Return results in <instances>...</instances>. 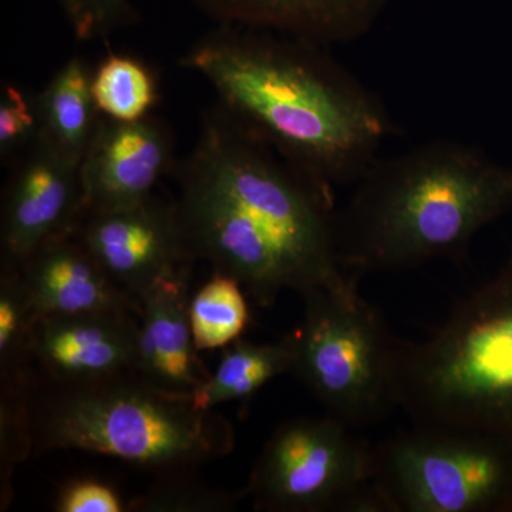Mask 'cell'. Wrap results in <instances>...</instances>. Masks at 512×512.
<instances>
[{
  "label": "cell",
  "instance_id": "cell-20",
  "mask_svg": "<svg viewBox=\"0 0 512 512\" xmlns=\"http://www.w3.org/2000/svg\"><path fill=\"white\" fill-rule=\"evenodd\" d=\"M39 316L20 266H0V379L32 372V342Z\"/></svg>",
  "mask_w": 512,
  "mask_h": 512
},
{
  "label": "cell",
  "instance_id": "cell-8",
  "mask_svg": "<svg viewBox=\"0 0 512 512\" xmlns=\"http://www.w3.org/2000/svg\"><path fill=\"white\" fill-rule=\"evenodd\" d=\"M352 430L328 414L281 424L252 468L245 497L256 511L340 512L373 473V447Z\"/></svg>",
  "mask_w": 512,
  "mask_h": 512
},
{
  "label": "cell",
  "instance_id": "cell-4",
  "mask_svg": "<svg viewBox=\"0 0 512 512\" xmlns=\"http://www.w3.org/2000/svg\"><path fill=\"white\" fill-rule=\"evenodd\" d=\"M397 409L414 426L485 434L512 447V255L423 342L397 339Z\"/></svg>",
  "mask_w": 512,
  "mask_h": 512
},
{
  "label": "cell",
  "instance_id": "cell-25",
  "mask_svg": "<svg viewBox=\"0 0 512 512\" xmlns=\"http://www.w3.org/2000/svg\"><path fill=\"white\" fill-rule=\"evenodd\" d=\"M53 510L57 512L128 511L123 497L113 485L94 477H77L60 485Z\"/></svg>",
  "mask_w": 512,
  "mask_h": 512
},
{
  "label": "cell",
  "instance_id": "cell-24",
  "mask_svg": "<svg viewBox=\"0 0 512 512\" xmlns=\"http://www.w3.org/2000/svg\"><path fill=\"white\" fill-rule=\"evenodd\" d=\"M39 137L36 96L18 84H3L0 96V160L18 161Z\"/></svg>",
  "mask_w": 512,
  "mask_h": 512
},
{
  "label": "cell",
  "instance_id": "cell-10",
  "mask_svg": "<svg viewBox=\"0 0 512 512\" xmlns=\"http://www.w3.org/2000/svg\"><path fill=\"white\" fill-rule=\"evenodd\" d=\"M174 147L173 130L153 114L130 123L101 116L80 163L83 212L123 210L148 200L174 170Z\"/></svg>",
  "mask_w": 512,
  "mask_h": 512
},
{
  "label": "cell",
  "instance_id": "cell-15",
  "mask_svg": "<svg viewBox=\"0 0 512 512\" xmlns=\"http://www.w3.org/2000/svg\"><path fill=\"white\" fill-rule=\"evenodd\" d=\"M392 0H195L217 23L268 30L322 47L356 42Z\"/></svg>",
  "mask_w": 512,
  "mask_h": 512
},
{
  "label": "cell",
  "instance_id": "cell-18",
  "mask_svg": "<svg viewBox=\"0 0 512 512\" xmlns=\"http://www.w3.org/2000/svg\"><path fill=\"white\" fill-rule=\"evenodd\" d=\"M92 93L101 116L127 123L151 116L160 100L153 69L121 53H110L93 70Z\"/></svg>",
  "mask_w": 512,
  "mask_h": 512
},
{
  "label": "cell",
  "instance_id": "cell-3",
  "mask_svg": "<svg viewBox=\"0 0 512 512\" xmlns=\"http://www.w3.org/2000/svg\"><path fill=\"white\" fill-rule=\"evenodd\" d=\"M335 214L336 254L352 278L456 259L512 208V168L456 140L377 158Z\"/></svg>",
  "mask_w": 512,
  "mask_h": 512
},
{
  "label": "cell",
  "instance_id": "cell-16",
  "mask_svg": "<svg viewBox=\"0 0 512 512\" xmlns=\"http://www.w3.org/2000/svg\"><path fill=\"white\" fill-rule=\"evenodd\" d=\"M92 77L89 63L74 56L36 94L37 140L76 164L82 163L101 119L92 93Z\"/></svg>",
  "mask_w": 512,
  "mask_h": 512
},
{
  "label": "cell",
  "instance_id": "cell-22",
  "mask_svg": "<svg viewBox=\"0 0 512 512\" xmlns=\"http://www.w3.org/2000/svg\"><path fill=\"white\" fill-rule=\"evenodd\" d=\"M161 474L146 494L128 504V511L140 512H215L229 511L245 497L244 491L237 494L214 490L192 481L188 473Z\"/></svg>",
  "mask_w": 512,
  "mask_h": 512
},
{
  "label": "cell",
  "instance_id": "cell-5",
  "mask_svg": "<svg viewBox=\"0 0 512 512\" xmlns=\"http://www.w3.org/2000/svg\"><path fill=\"white\" fill-rule=\"evenodd\" d=\"M235 448L231 421L198 410L134 370L80 383H55L35 399L33 454L80 450L161 474L194 470Z\"/></svg>",
  "mask_w": 512,
  "mask_h": 512
},
{
  "label": "cell",
  "instance_id": "cell-7",
  "mask_svg": "<svg viewBox=\"0 0 512 512\" xmlns=\"http://www.w3.org/2000/svg\"><path fill=\"white\" fill-rule=\"evenodd\" d=\"M372 480L392 512L495 511L512 484V447L485 434L414 426L373 447Z\"/></svg>",
  "mask_w": 512,
  "mask_h": 512
},
{
  "label": "cell",
  "instance_id": "cell-19",
  "mask_svg": "<svg viewBox=\"0 0 512 512\" xmlns=\"http://www.w3.org/2000/svg\"><path fill=\"white\" fill-rule=\"evenodd\" d=\"M190 323L198 350L227 348L248 328L247 292L237 279L214 271L191 298Z\"/></svg>",
  "mask_w": 512,
  "mask_h": 512
},
{
  "label": "cell",
  "instance_id": "cell-12",
  "mask_svg": "<svg viewBox=\"0 0 512 512\" xmlns=\"http://www.w3.org/2000/svg\"><path fill=\"white\" fill-rule=\"evenodd\" d=\"M138 315L104 312L40 319L33 363L53 383H80L136 369Z\"/></svg>",
  "mask_w": 512,
  "mask_h": 512
},
{
  "label": "cell",
  "instance_id": "cell-13",
  "mask_svg": "<svg viewBox=\"0 0 512 512\" xmlns=\"http://www.w3.org/2000/svg\"><path fill=\"white\" fill-rule=\"evenodd\" d=\"M19 266L39 320L104 312L140 315V299L110 278L74 231L50 239Z\"/></svg>",
  "mask_w": 512,
  "mask_h": 512
},
{
  "label": "cell",
  "instance_id": "cell-11",
  "mask_svg": "<svg viewBox=\"0 0 512 512\" xmlns=\"http://www.w3.org/2000/svg\"><path fill=\"white\" fill-rule=\"evenodd\" d=\"M83 212L80 164L36 143L16 161L2 202V262L20 265L57 235L74 231Z\"/></svg>",
  "mask_w": 512,
  "mask_h": 512
},
{
  "label": "cell",
  "instance_id": "cell-23",
  "mask_svg": "<svg viewBox=\"0 0 512 512\" xmlns=\"http://www.w3.org/2000/svg\"><path fill=\"white\" fill-rule=\"evenodd\" d=\"M56 3L80 42L107 40L138 20L131 0H56Z\"/></svg>",
  "mask_w": 512,
  "mask_h": 512
},
{
  "label": "cell",
  "instance_id": "cell-14",
  "mask_svg": "<svg viewBox=\"0 0 512 512\" xmlns=\"http://www.w3.org/2000/svg\"><path fill=\"white\" fill-rule=\"evenodd\" d=\"M191 269L158 279L140 296L134 372L167 392L190 396L211 376L190 323Z\"/></svg>",
  "mask_w": 512,
  "mask_h": 512
},
{
  "label": "cell",
  "instance_id": "cell-2",
  "mask_svg": "<svg viewBox=\"0 0 512 512\" xmlns=\"http://www.w3.org/2000/svg\"><path fill=\"white\" fill-rule=\"evenodd\" d=\"M222 110L333 192L380 157L394 126L382 100L325 47L268 30L218 23L180 59Z\"/></svg>",
  "mask_w": 512,
  "mask_h": 512
},
{
  "label": "cell",
  "instance_id": "cell-21",
  "mask_svg": "<svg viewBox=\"0 0 512 512\" xmlns=\"http://www.w3.org/2000/svg\"><path fill=\"white\" fill-rule=\"evenodd\" d=\"M0 507L12 500V476L33 453L35 390L32 373L0 379Z\"/></svg>",
  "mask_w": 512,
  "mask_h": 512
},
{
  "label": "cell",
  "instance_id": "cell-6",
  "mask_svg": "<svg viewBox=\"0 0 512 512\" xmlns=\"http://www.w3.org/2000/svg\"><path fill=\"white\" fill-rule=\"evenodd\" d=\"M303 318L292 333L293 375L350 429H367L397 409L393 360L397 339L382 312L357 295L315 289L301 296Z\"/></svg>",
  "mask_w": 512,
  "mask_h": 512
},
{
  "label": "cell",
  "instance_id": "cell-1",
  "mask_svg": "<svg viewBox=\"0 0 512 512\" xmlns=\"http://www.w3.org/2000/svg\"><path fill=\"white\" fill-rule=\"evenodd\" d=\"M177 180L195 261L237 279L256 305L271 308L284 291L359 293L336 254L333 192L220 106L202 117Z\"/></svg>",
  "mask_w": 512,
  "mask_h": 512
},
{
  "label": "cell",
  "instance_id": "cell-9",
  "mask_svg": "<svg viewBox=\"0 0 512 512\" xmlns=\"http://www.w3.org/2000/svg\"><path fill=\"white\" fill-rule=\"evenodd\" d=\"M74 235L120 288L140 299L158 279L192 269L175 201L156 195L104 212H83Z\"/></svg>",
  "mask_w": 512,
  "mask_h": 512
},
{
  "label": "cell",
  "instance_id": "cell-17",
  "mask_svg": "<svg viewBox=\"0 0 512 512\" xmlns=\"http://www.w3.org/2000/svg\"><path fill=\"white\" fill-rule=\"evenodd\" d=\"M293 363L295 346L291 336L276 343L235 340L225 348L217 370L191 394L192 406L214 410L232 400H247L275 377L291 373Z\"/></svg>",
  "mask_w": 512,
  "mask_h": 512
}]
</instances>
